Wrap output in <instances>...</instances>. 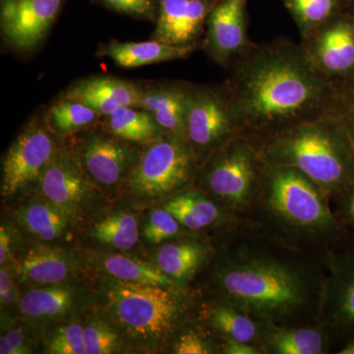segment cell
<instances>
[{
	"mask_svg": "<svg viewBox=\"0 0 354 354\" xmlns=\"http://www.w3.org/2000/svg\"><path fill=\"white\" fill-rule=\"evenodd\" d=\"M342 191L346 193L344 199V211L349 221L354 225V181Z\"/></svg>",
	"mask_w": 354,
	"mask_h": 354,
	"instance_id": "40",
	"label": "cell"
},
{
	"mask_svg": "<svg viewBox=\"0 0 354 354\" xmlns=\"http://www.w3.org/2000/svg\"><path fill=\"white\" fill-rule=\"evenodd\" d=\"M0 353L1 354H14L13 349L11 348L10 344L7 341L6 335H2L0 339Z\"/></svg>",
	"mask_w": 354,
	"mask_h": 354,
	"instance_id": "43",
	"label": "cell"
},
{
	"mask_svg": "<svg viewBox=\"0 0 354 354\" xmlns=\"http://www.w3.org/2000/svg\"><path fill=\"white\" fill-rule=\"evenodd\" d=\"M192 155L185 139L171 135L155 142L130 174L133 189L144 196H162L189 179Z\"/></svg>",
	"mask_w": 354,
	"mask_h": 354,
	"instance_id": "5",
	"label": "cell"
},
{
	"mask_svg": "<svg viewBox=\"0 0 354 354\" xmlns=\"http://www.w3.org/2000/svg\"><path fill=\"white\" fill-rule=\"evenodd\" d=\"M86 354L115 353L120 346L118 335L106 324L93 322L84 328Z\"/></svg>",
	"mask_w": 354,
	"mask_h": 354,
	"instance_id": "32",
	"label": "cell"
},
{
	"mask_svg": "<svg viewBox=\"0 0 354 354\" xmlns=\"http://www.w3.org/2000/svg\"><path fill=\"white\" fill-rule=\"evenodd\" d=\"M180 225L189 230H201L214 223L220 216L218 207L198 192L176 195L165 205Z\"/></svg>",
	"mask_w": 354,
	"mask_h": 354,
	"instance_id": "21",
	"label": "cell"
},
{
	"mask_svg": "<svg viewBox=\"0 0 354 354\" xmlns=\"http://www.w3.org/2000/svg\"><path fill=\"white\" fill-rule=\"evenodd\" d=\"M108 297L114 318L135 337L157 339L174 329L178 304L165 286L118 279L109 291Z\"/></svg>",
	"mask_w": 354,
	"mask_h": 354,
	"instance_id": "3",
	"label": "cell"
},
{
	"mask_svg": "<svg viewBox=\"0 0 354 354\" xmlns=\"http://www.w3.org/2000/svg\"><path fill=\"white\" fill-rule=\"evenodd\" d=\"M270 195L274 209L295 225L323 227L332 223V215L312 181L292 167L274 172Z\"/></svg>",
	"mask_w": 354,
	"mask_h": 354,
	"instance_id": "6",
	"label": "cell"
},
{
	"mask_svg": "<svg viewBox=\"0 0 354 354\" xmlns=\"http://www.w3.org/2000/svg\"><path fill=\"white\" fill-rule=\"evenodd\" d=\"M179 225V221L167 209H155L147 221L144 236L151 243H160L176 235L178 232Z\"/></svg>",
	"mask_w": 354,
	"mask_h": 354,
	"instance_id": "34",
	"label": "cell"
},
{
	"mask_svg": "<svg viewBox=\"0 0 354 354\" xmlns=\"http://www.w3.org/2000/svg\"><path fill=\"white\" fill-rule=\"evenodd\" d=\"M92 234L102 243L120 250H129L139 241L138 221L131 214L120 212L97 223Z\"/></svg>",
	"mask_w": 354,
	"mask_h": 354,
	"instance_id": "26",
	"label": "cell"
},
{
	"mask_svg": "<svg viewBox=\"0 0 354 354\" xmlns=\"http://www.w3.org/2000/svg\"><path fill=\"white\" fill-rule=\"evenodd\" d=\"M55 286L25 293L20 301L21 312L32 319L55 318L64 314L72 304L71 290Z\"/></svg>",
	"mask_w": 354,
	"mask_h": 354,
	"instance_id": "23",
	"label": "cell"
},
{
	"mask_svg": "<svg viewBox=\"0 0 354 354\" xmlns=\"http://www.w3.org/2000/svg\"><path fill=\"white\" fill-rule=\"evenodd\" d=\"M274 151L279 160L325 189L344 190L354 181V146L346 121H305L281 137Z\"/></svg>",
	"mask_w": 354,
	"mask_h": 354,
	"instance_id": "2",
	"label": "cell"
},
{
	"mask_svg": "<svg viewBox=\"0 0 354 354\" xmlns=\"http://www.w3.org/2000/svg\"><path fill=\"white\" fill-rule=\"evenodd\" d=\"M212 321L232 341L249 342L256 335V325L252 320L228 307H216L212 312Z\"/></svg>",
	"mask_w": 354,
	"mask_h": 354,
	"instance_id": "31",
	"label": "cell"
},
{
	"mask_svg": "<svg viewBox=\"0 0 354 354\" xmlns=\"http://www.w3.org/2000/svg\"><path fill=\"white\" fill-rule=\"evenodd\" d=\"M10 234L2 225L0 228V264L3 266L7 262L10 254Z\"/></svg>",
	"mask_w": 354,
	"mask_h": 354,
	"instance_id": "39",
	"label": "cell"
},
{
	"mask_svg": "<svg viewBox=\"0 0 354 354\" xmlns=\"http://www.w3.org/2000/svg\"><path fill=\"white\" fill-rule=\"evenodd\" d=\"M55 153V142L46 128L38 122L26 128L4 158L2 194L10 196L39 178Z\"/></svg>",
	"mask_w": 354,
	"mask_h": 354,
	"instance_id": "7",
	"label": "cell"
},
{
	"mask_svg": "<svg viewBox=\"0 0 354 354\" xmlns=\"http://www.w3.org/2000/svg\"><path fill=\"white\" fill-rule=\"evenodd\" d=\"M109 8L118 12L152 19L155 16L153 0H101Z\"/></svg>",
	"mask_w": 354,
	"mask_h": 354,
	"instance_id": "35",
	"label": "cell"
},
{
	"mask_svg": "<svg viewBox=\"0 0 354 354\" xmlns=\"http://www.w3.org/2000/svg\"><path fill=\"white\" fill-rule=\"evenodd\" d=\"M207 14L203 0H160L153 39L171 46H192Z\"/></svg>",
	"mask_w": 354,
	"mask_h": 354,
	"instance_id": "12",
	"label": "cell"
},
{
	"mask_svg": "<svg viewBox=\"0 0 354 354\" xmlns=\"http://www.w3.org/2000/svg\"><path fill=\"white\" fill-rule=\"evenodd\" d=\"M19 220L31 234L51 241L62 236L67 227V212L50 202H35L20 212Z\"/></svg>",
	"mask_w": 354,
	"mask_h": 354,
	"instance_id": "22",
	"label": "cell"
},
{
	"mask_svg": "<svg viewBox=\"0 0 354 354\" xmlns=\"http://www.w3.org/2000/svg\"><path fill=\"white\" fill-rule=\"evenodd\" d=\"M83 162L90 176L104 185H114L132 162L131 150L120 142L101 135H91L84 142Z\"/></svg>",
	"mask_w": 354,
	"mask_h": 354,
	"instance_id": "16",
	"label": "cell"
},
{
	"mask_svg": "<svg viewBox=\"0 0 354 354\" xmlns=\"http://www.w3.org/2000/svg\"><path fill=\"white\" fill-rule=\"evenodd\" d=\"M48 353L86 354L82 326L78 323H71L57 330L48 342Z\"/></svg>",
	"mask_w": 354,
	"mask_h": 354,
	"instance_id": "33",
	"label": "cell"
},
{
	"mask_svg": "<svg viewBox=\"0 0 354 354\" xmlns=\"http://www.w3.org/2000/svg\"><path fill=\"white\" fill-rule=\"evenodd\" d=\"M39 185L44 197L65 212L75 208L87 191L82 171L65 153H55L39 176Z\"/></svg>",
	"mask_w": 354,
	"mask_h": 354,
	"instance_id": "14",
	"label": "cell"
},
{
	"mask_svg": "<svg viewBox=\"0 0 354 354\" xmlns=\"http://www.w3.org/2000/svg\"><path fill=\"white\" fill-rule=\"evenodd\" d=\"M346 124L348 127L349 135L354 146V99L349 104L348 113H346Z\"/></svg>",
	"mask_w": 354,
	"mask_h": 354,
	"instance_id": "42",
	"label": "cell"
},
{
	"mask_svg": "<svg viewBox=\"0 0 354 354\" xmlns=\"http://www.w3.org/2000/svg\"><path fill=\"white\" fill-rule=\"evenodd\" d=\"M227 295L263 311H283L301 300L297 277L281 266L249 263L228 270L221 277Z\"/></svg>",
	"mask_w": 354,
	"mask_h": 354,
	"instance_id": "4",
	"label": "cell"
},
{
	"mask_svg": "<svg viewBox=\"0 0 354 354\" xmlns=\"http://www.w3.org/2000/svg\"><path fill=\"white\" fill-rule=\"evenodd\" d=\"M189 91L177 86L144 91L142 109L153 114L158 124L171 135L186 138V113Z\"/></svg>",
	"mask_w": 354,
	"mask_h": 354,
	"instance_id": "17",
	"label": "cell"
},
{
	"mask_svg": "<svg viewBox=\"0 0 354 354\" xmlns=\"http://www.w3.org/2000/svg\"><path fill=\"white\" fill-rule=\"evenodd\" d=\"M339 354H354V337L346 344V346L342 349Z\"/></svg>",
	"mask_w": 354,
	"mask_h": 354,
	"instance_id": "44",
	"label": "cell"
},
{
	"mask_svg": "<svg viewBox=\"0 0 354 354\" xmlns=\"http://www.w3.org/2000/svg\"><path fill=\"white\" fill-rule=\"evenodd\" d=\"M239 124L230 95L209 88L189 91L186 113V138L197 148L207 149Z\"/></svg>",
	"mask_w": 354,
	"mask_h": 354,
	"instance_id": "8",
	"label": "cell"
},
{
	"mask_svg": "<svg viewBox=\"0 0 354 354\" xmlns=\"http://www.w3.org/2000/svg\"><path fill=\"white\" fill-rule=\"evenodd\" d=\"M254 180V162L250 151L236 147L218 158L208 174L209 188L228 202L241 203L249 196Z\"/></svg>",
	"mask_w": 354,
	"mask_h": 354,
	"instance_id": "13",
	"label": "cell"
},
{
	"mask_svg": "<svg viewBox=\"0 0 354 354\" xmlns=\"http://www.w3.org/2000/svg\"><path fill=\"white\" fill-rule=\"evenodd\" d=\"M104 267L109 274L120 281L143 285L162 286L165 288L174 285L171 279L160 268L124 256H109L104 259Z\"/></svg>",
	"mask_w": 354,
	"mask_h": 354,
	"instance_id": "25",
	"label": "cell"
},
{
	"mask_svg": "<svg viewBox=\"0 0 354 354\" xmlns=\"http://www.w3.org/2000/svg\"><path fill=\"white\" fill-rule=\"evenodd\" d=\"M307 55L324 74L344 75L354 70V22L339 20L322 28Z\"/></svg>",
	"mask_w": 354,
	"mask_h": 354,
	"instance_id": "11",
	"label": "cell"
},
{
	"mask_svg": "<svg viewBox=\"0 0 354 354\" xmlns=\"http://www.w3.org/2000/svg\"><path fill=\"white\" fill-rule=\"evenodd\" d=\"M48 122L53 129L62 134L79 131L93 124L100 114L82 102L62 99L48 111Z\"/></svg>",
	"mask_w": 354,
	"mask_h": 354,
	"instance_id": "27",
	"label": "cell"
},
{
	"mask_svg": "<svg viewBox=\"0 0 354 354\" xmlns=\"http://www.w3.org/2000/svg\"><path fill=\"white\" fill-rule=\"evenodd\" d=\"M7 341L10 344L14 354H24L30 353V349L26 346L25 337L22 330L12 329L6 334Z\"/></svg>",
	"mask_w": 354,
	"mask_h": 354,
	"instance_id": "38",
	"label": "cell"
},
{
	"mask_svg": "<svg viewBox=\"0 0 354 354\" xmlns=\"http://www.w3.org/2000/svg\"><path fill=\"white\" fill-rule=\"evenodd\" d=\"M64 0H1L0 26L14 48L29 50L44 39Z\"/></svg>",
	"mask_w": 354,
	"mask_h": 354,
	"instance_id": "9",
	"label": "cell"
},
{
	"mask_svg": "<svg viewBox=\"0 0 354 354\" xmlns=\"http://www.w3.org/2000/svg\"><path fill=\"white\" fill-rule=\"evenodd\" d=\"M332 88L306 53L263 48L242 62L230 99L241 124L255 129L300 124L322 114Z\"/></svg>",
	"mask_w": 354,
	"mask_h": 354,
	"instance_id": "1",
	"label": "cell"
},
{
	"mask_svg": "<svg viewBox=\"0 0 354 354\" xmlns=\"http://www.w3.org/2000/svg\"><path fill=\"white\" fill-rule=\"evenodd\" d=\"M19 272L26 281L41 285H58L68 277L70 264L59 251L36 246L26 254Z\"/></svg>",
	"mask_w": 354,
	"mask_h": 354,
	"instance_id": "19",
	"label": "cell"
},
{
	"mask_svg": "<svg viewBox=\"0 0 354 354\" xmlns=\"http://www.w3.org/2000/svg\"><path fill=\"white\" fill-rule=\"evenodd\" d=\"M204 259V248L192 242L167 244L157 254L158 267L174 279L187 278L196 271Z\"/></svg>",
	"mask_w": 354,
	"mask_h": 354,
	"instance_id": "24",
	"label": "cell"
},
{
	"mask_svg": "<svg viewBox=\"0 0 354 354\" xmlns=\"http://www.w3.org/2000/svg\"><path fill=\"white\" fill-rule=\"evenodd\" d=\"M300 29L305 34L316 31L332 17L339 0H285Z\"/></svg>",
	"mask_w": 354,
	"mask_h": 354,
	"instance_id": "28",
	"label": "cell"
},
{
	"mask_svg": "<svg viewBox=\"0 0 354 354\" xmlns=\"http://www.w3.org/2000/svg\"><path fill=\"white\" fill-rule=\"evenodd\" d=\"M247 342L232 341L227 344L225 353L228 354H256L257 349L247 346Z\"/></svg>",
	"mask_w": 354,
	"mask_h": 354,
	"instance_id": "41",
	"label": "cell"
},
{
	"mask_svg": "<svg viewBox=\"0 0 354 354\" xmlns=\"http://www.w3.org/2000/svg\"><path fill=\"white\" fill-rule=\"evenodd\" d=\"M272 349L279 354H318L322 353L323 335L315 330H279L271 335Z\"/></svg>",
	"mask_w": 354,
	"mask_h": 354,
	"instance_id": "29",
	"label": "cell"
},
{
	"mask_svg": "<svg viewBox=\"0 0 354 354\" xmlns=\"http://www.w3.org/2000/svg\"><path fill=\"white\" fill-rule=\"evenodd\" d=\"M144 90L131 82L113 77H92L74 84L64 99L80 102L95 109L100 115L124 106L142 109Z\"/></svg>",
	"mask_w": 354,
	"mask_h": 354,
	"instance_id": "10",
	"label": "cell"
},
{
	"mask_svg": "<svg viewBox=\"0 0 354 354\" xmlns=\"http://www.w3.org/2000/svg\"><path fill=\"white\" fill-rule=\"evenodd\" d=\"M339 272L335 314L342 327L354 330V256L346 258Z\"/></svg>",
	"mask_w": 354,
	"mask_h": 354,
	"instance_id": "30",
	"label": "cell"
},
{
	"mask_svg": "<svg viewBox=\"0 0 354 354\" xmlns=\"http://www.w3.org/2000/svg\"><path fill=\"white\" fill-rule=\"evenodd\" d=\"M211 353L208 344L195 334H185L179 337L176 346V353L207 354Z\"/></svg>",
	"mask_w": 354,
	"mask_h": 354,
	"instance_id": "36",
	"label": "cell"
},
{
	"mask_svg": "<svg viewBox=\"0 0 354 354\" xmlns=\"http://www.w3.org/2000/svg\"><path fill=\"white\" fill-rule=\"evenodd\" d=\"M106 122L111 134L127 141H148L162 131L152 113L132 106L118 109L106 116Z\"/></svg>",
	"mask_w": 354,
	"mask_h": 354,
	"instance_id": "20",
	"label": "cell"
},
{
	"mask_svg": "<svg viewBox=\"0 0 354 354\" xmlns=\"http://www.w3.org/2000/svg\"><path fill=\"white\" fill-rule=\"evenodd\" d=\"M15 299L16 292L12 279H11L7 269H1V271H0V300H1V304H12Z\"/></svg>",
	"mask_w": 354,
	"mask_h": 354,
	"instance_id": "37",
	"label": "cell"
},
{
	"mask_svg": "<svg viewBox=\"0 0 354 354\" xmlns=\"http://www.w3.org/2000/svg\"><path fill=\"white\" fill-rule=\"evenodd\" d=\"M192 50L193 46H171L153 39L143 43L108 44L101 48L97 55L111 58L123 68H136L144 65L180 59L187 57Z\"/></svg>",
	"mask_w": 354,
	"mask_h": 354,
	"instance_id": "18",
	"label": "cell"
},
{
	"mask_svg": "<svg viewBox=\"0 0 354 354\" xmlns=\"http://www.w3.org/2000/svg\"><path fill=\"white\" fill-rule=\"evenodd\" d=\"M209 38L212 51L220 59L241 53L246 44L243 0H225L212 11Z\"/></svg>",
	"mask_w": 354,
	"mask_h": 354,
	"instance_id": "15",
	"label": "cell"
}]
</instances>
